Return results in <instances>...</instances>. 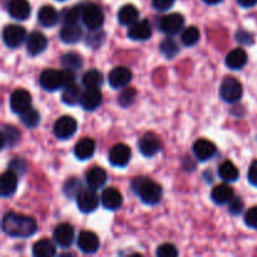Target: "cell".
<instances>
[{"instance_id": "cell-33", "label": "cell", "mask_w": 257, "mask_h": 257, "mask_svg": "<svg viewBox=\"0 0 257 257\" xmlns=\"http://www.w3.org/2000/svg\"><path fill=\"white\" fill-rule=\"evenodd\" d=\"M3 135V142L2 147H14L18 142L20 141V132L13 125H4L2 130Z\"/></svg>"}, {"instance_id": "cell-15", "label": "cell", "mask_w": 257, "mask_h": 257, "mask_svg": "<svg viewBox=\"0 0 257 257\" xmlns=\"http://www.w3.org/2000/svg\"><path fill=\"white\" fill-rule=\"evenodd\" d=\"M53 237L54 241L63 248L69 247L74 240V230L68 223H60L55 227L54 232H53Z\"/></svg>"}, {"instance_id": "cell-39", "label": "cell", "mask_w": 257, "mask_h": 257, "mask_svg": "<svg viewBox=\"0 0 257 257\" xmlns=\"http://www.w3.org/2000/svg\"><path fill=\"white\" fill-rule=\"evenodd\" d=\"M82 12H83V8H80L79 5H75V7L65 10L62 15L64 24H73V23H78L79 18H82Z\"/></svg>"}, {"instance_id": "cell-38", "label": "cell", "mask_w": 257, "mask_h": 257, "mask_svg": "<svg viewBox=\"0 0 257 257\" xmlns=\"http://www.w3.org/2000/svg\"><path fill=\"white\" fill-rule=\"evenodd\" d=\"M62 64L67 69H78L83 65V59L78 53H67L62 58Z\"/></svg>"}, {"instance_id": "cell-23", "label": "cell", "mask_w": 257, "mask_h": 257, "mask_svg": "<svg viewBox=\"0 0 257 257\" xmlns=\"http://www.w3.org/2000/svg\"><path fill=\"white\" fill-rule=\"evenodd\" d=\"M9 14L17 20H25L32 13V8L27 0H12L9 3Z\"/></svg>"}, {"instance_id": "cell-27", "label": "cell", "mask_w": 257, "mask_h": 257, "mask_svg": "<svg viewBox=\"0 0 257 257\" xmlns=\"http://www.w3.org/2000/svg\"><path fill=\"white\" fill-rule=\"evenodd\" d=\"M95 143L90 138H83L75 145L74 155L78 160H88L94 155Z\"/></svg>"}, {"instance_id": "cell-22", "label": "cell", "mask_w": 257, "mask_h": 257, "mask_svg": "<svg viewBox=\"0 0 257 257\" xmlns=\"http://www.w3.org/2000/svg\"><path fill=\"white\" fill-rule=\"evenodd\" d=\"M193 153L200 161H208L215 156L216 147L207 140H198L193 145Z\"/></svg>"}, {"instance_id": "cell-12", "label": "cell", "mask_w": 257, "mask_h": 257, "mask_svg": "<svg viewBox=\"0 0 257 257\" xmlns=\"http://www.w3.org/2000/svg\"><path fill=\"white\" fill-rule=\"evenodd\" d=\"M131 156H132V152L130 147L124 143H119V145L113 146L110 150L109 162L115 167H125L130 163Z\"/></svg>"}, {"instance_id": "cell-3", "label": "cell", "mask_w": 257, "mask_h": 257, "mask_svg": "<svg viewBox=\"0 0 257 257\" xmlns=\"http://www.w3.org/2000/svg\"><path fill=\"white\" fill-rule=\"evenodd\" d=\"M242 85L237 79L227 77L222 80L220 85V95L225 102L235 103L242 97Z\"/></svg>"}, {"instance_id": "cell-4", "label": "cell", "mask_w": 257, "mask_h": 257, "mask_svg": "<svg viewBox=\"0 0 257 257\" xmlns=\"http://www.w3.org/2000/svg\"><path fill=\"white\" fill-rule=\"evenodd\" d=\"M83 24L90 30H98L104 23V15L102 9L95 4H88L83 8L82 12Z\"/></svg>"}, {"instance_id": "cell-18", "label": "cell", "mask_w": 257, "mask_h": 257, "mask_svg": "<svg viewBox=\"0 0 257 257\" xmlns=\"http://www.w3.org/2000/svg\"><path fill=\"white\" fill-rule=\"evenodd\" d=\"M18 187V173L13 170L7 171L2 175L0 180V195L3 197H10L14 195Z\"/></svg>"}, {"instance_id": "cell-34", "label": "cell", "mask_w": 257, "mask_h": 257, "mask_svg": "<svg viewBox=\"0 0 257 257\" xmlns=\"http://www.w3.org/2000/svg\"><path fill=\"white\" fill-rule=\"evenodd\" d=\"M83 84L87 88H99L103 84V74L97 69H90L83 75Z\"/></svg>"}, {"instance_id": "cell-40", "label": "cell", "mask_w": 257, "mask_h": 257, "mask_svg": "<svg viewBox=\"0 0 257 257\" xmlns=\"http://www.w3.org/2000/svg\"><path fill=\"white\" fill-rule=\"evenodd\" d=\"M136 98V90L133 88H127V89L123 90L122 93L118 97V103H119L122 107H130L133 102H135Z\"/></svg>"}, {"instance_id": "cell-24", "label": "cell", "mask_w": 257, "mask_h": 257, "mask_svg": "<svg viewBox=\"0 0 257 257\" xmlns=\"http://www.w3.org/2000/svg\"><path fill=\"white\" fill-rule=\"evenodd\" d=\"M85 181L90 188L97 190L107 182V172L102 167H93L85 175Z\"/></svg>"}, {"instance_id": "cell-13", "label": "cell", "mask_w": 257, "mask_h": 257, "mask_svg": "<svg viewBox=\"0 0 257 257\" xmlns=\"http://www.w3.org/2000/svg\"><path fill=\"white\" fill-rule=\"evenodd\" d=\"M78 248L84 253H94L99 248V238L94 232L83 231L79 233L77 240Z\"/></svg>"}, {"instance_id": "cell-30", "label": "cell", "mask_w": 257, "mask_h": 257, "mask_svg": "<svg viewBox=\"0 0 257 257\" xmlns=\"http://www.w3.org/2000/svg\"><path fill=\"white\" fill-rule=\"evenodd\" d=\"M138 17H140V13H138V9L135 5H124L118 12V22L122 25L135 24L136 22H138Z\"/></svg>"}, {"instance_id": "cell-5", "label": "cell", "mask_w": 257, "mask_h": 257, "mask_svg": "<svg viewBox=\"0 0 257 257\" xmlns=\"http://www.w3.org/2000/svg\"><path fill=\"white\" fill-rule=\"evenodd\" d=\"M39 83L43 89L48 92H54V90L64 88V77H63V70L55 69H45L43 70L39 77Z\"/></svg>"}, {"instance_id": "cell-21", "label": "cell", "mask_w": 257, "mask_h": 257, "mask_svg": "<svg viewBox=\"0 0 257 257\" xmlns=\"http://www.w3.org/2000/svg\"><path fill=\"white\" fill-rule=\"evenodd\" d=\"M82 34V28L78 25V23H73V24H64V27L60 29L59 37L65 44H74L79 42Z\"/></svg>"}, {"instance_id": "cell-45", "label": "cell", "mask_w": 257, "mask_h": 257, "mask_svg": "<svg viewBox=\"0 0 257 257\" xmlns=\"http://www.w3.org/2000/svg\"><path fill=\"white\" fill-rule=\"evenodd\" d=\"M9 167V170H13L14 172L23 173L25 171V168H27V163H25V161L22 160V158H17V160H14L10 163Z\"/></svg>"}, {"instance_id": "cell-14", "label": "cell", "mask_w": 257, "mask_h": 257, "mask_svg": "<svg viewBox=\"0 0 257 257\" xmlns=\"http://www.w3.org/2000/svg\"><path fill=\"white\" fill-rule=\"evenodd\" d=\"M132 80V72L128 69L127 67H115L112 69L108 75V82H109L110 87L115 88H123Z\"/></svg>"}, {"instance_id": "cell-47", "label": "cell", "mask_w": 257, "mask_h": 257, "mask_svg": "<svg viewBox=\"0 0 257 257\" xmlns=\"http://www.w3.org/2000/svg\"><path fill=\"white\" fill-rule=\"evenodd\" d=\"M236 39L240 43H243V44H250V43L252 42V34L245 32V30H240V32L236 34Z\"/></svg>"}, {"instance_id": "cell-32", "label": "cell", "mask_w": 257, "mask_h": 257, "mask_svg": "<svg viewBox=\"0 0 257 257\" xmlns=\"http://www.w3.org/2000/svg\"><path fill=\"white\" fill-rule=\"evenodd\" d=\"M218 175L226 182H235L237 181L240 173H238L237 167L231 161H225L218 167Z\"/></svg>"}, {"instance_id": "cell-2", "label": "cell", "mask_w": 257, "mask_h": 257, "mask_svg": "<svg viewBox=\"0 0 257 257\" xmlns=\"http://www.w3.org/2000/svg\"><path fill=\"white\" fill-rule=\"evenodd\" d=\"M132 188L146 205H157L162 198V187L157 182L146 177L135 178Z\"/></svg>"}, {"instance_id": "cell-6", "label": "cell", "mask_w": 257, "mask_h": 257, "mask_svg": "<svg viewBox=\"0 0 257 257\" xmlns=\"http://www.w3.org/2000/svg\"><path fill=\"white\" fill-rule=\"evenodd\" d=\"M77 120L74 119L70 115H63V117L58 118L57 122L54 123V135L57 136L60 140H68L72 136H74V133L77 132Z\"/></svg>"}, {"instance_id": "cell-43", "label": "cell", "mask_w": 257, "mask_h": 257, "mask_svg": "<svg viewBox=\"0 0 257 257\" xmlns=\"http://www.w3.org/2000/svg\"><path fill=\"white\" fill-rule=\"evenodd\" d=\"M243 211V201L240 197H233L230 201V212L232 215H240Z\"/></svg>"}, {"instance_id": "cell-46", "label": "cell", "mask_w": 257, "mask_h": 257, "mask_svg": "<svg viewBox=\"0 0 257 257\" xmlns=\"http://www.w3.org/2000/svg\"><path fill=\"white\" fill-rule=\"evenodd\" d=\"M248 182L257 187V161H253L248 168Z\"/></svg>"}, {"instance_id": "cell-7", "label": "cell", "mask_w": 257, "mask_h": 257, "mask_svg": "<svg viewBox=\"0 0 257 257\" xmlns=\"http://www.w3.org/2000/svg\"><path fill=\"white\" fill-rule=\"evenodd\" d=\"M27 38V30L18 24L7 25L3 30V39L9 48L20 47Z\"/></svg>"}, {"instance_id": "cell-49", "label": "cell", "mask_w": 257, "mask_h": 257, "mask_svg": "<svg viewBox=\"0 0 257 257\" xmlns=\"http://www.w3.org/2000/svg\"><path fill=\"white\" fill-rule=\"evenodd\" d=\"M203 2L208 5H215V4H218V3H221L222 0H203Z\"/></svg>"}, {"instance_id": "cell-35", "label": "cell", "mask_w": 257, "mask_h": 257, "mask_svg": "<svg viewBox=\"0 0 257 257\" xmlns=\"http://www.w3.org/2000/svg\"><path fill=\"white\" fill-rule=\"evenodd\" d=\"M200 30H198L197 28L188 27L182 32L181 40H182L183 45H186V47H192V45L197 44L198 40H200Z\"/></svg>"}, {"instance_id": "cell-36", "label": "cell", "mask_w": 257, "mask_h": 257, "mask_svg": "<svg viewBox=\"0 0 257 257\" xmlns=\"http://www.w3.org/2000/svg\"><path fill=\"white\" fill-rule=\"evenodd\" d=\"M160 49L162 54H165L168 59L175 58L178 54V52H180V47H178V44L172 38H167V39L163 40L160 45Z\"/></svg>"}, {"instance_id": "cell-28", "label": "cell", "mask_w": 257, "mask_h": 257, "mask_svg": "<svg viewBox=\"0 0 257 257\" xmlns=\"http://www.w3.org/2000/svg\"><path fill=\"white\" fill-rule=\"evenodd\" d=\"M211 197H212L213 202L217 203V205H225L233 198V190L225 183L217 185L216 187H213Z\"/></svg>"}, {"instance_id": "cell-9", "label": "cell", "mask_w": 257, "mask_h": 257, "mask_svg": "<svg viewBox=\"0 0 257 257\" xmlns=\"http://www.w3.org/2000/svg\"><path fill=\"white\" fill-rule=\"evenodd\" d=\"M32 105V95L25 89H17L10 95V108L14 113L22 114Z\"/></svg>"}, {"instance_id": "cell-37", "label": "cell", "mask_w": 257, "mask_h": 257, "mask_svg": "<svg viewBox=\"0 0 257 257\" xmlns=\"http://www.w3.org/2000/svg\"><path fill=\"white\" fill-rule=\"evenodd\" d=\"M20 119L22 122L27 125L28 128H35L40 122V115L38 113V110L33 109V108H29L28 110L23 112L20 114Z\"/></svg>"}, {"instance_id": "cell-20", "label": "cell", "mask_w": 257, "mask_h": 257, "mask_svg": "<svg viewBox=\"0 0 257 257\" xmlns=\"http://www.w3.org/2000/svg\"><path fill=\"white\" fill-rule=\"evenodd\" d=\"M152 35V28L148 20H141L130 25L128 37L133 40H147Z\"/></svg>"}, {"instance_id": "cell-16", "label": "cell", "mask_w": 257, "mask_h": 257, "mask_svg": "<svg viewBox=\"0 0 257 257\" xmlns=\"http://www.w3.org/2000/svg\"><path fill=\"white\" fill-rule=\"evenodd\" d=\"M100 202L107 210H118L123 203L122 193L114 187H108L100 195Z\"/></svg>"}, {"instance_id": "cell-29", "label": "cell", "mask_w": 257, "mask_h": 257, "mask_svg": "<svg viewBox=\"0 0 257 257\" xmlns=\"http://www.w3.org/2000/svg\"><path fill=\"white\" fill-rule=\"evenodd\" d=\"M80 98H82V92H80L79 87L74 83L65 85L63 88L62 93V100L68 105H75L80 103Z\"/></svg>"}, {"instance_id": "cell-25", "label": "cell", "mask_w": 257, "mask_h": 257, "mask_svg": "<svg viewBox=\"0 0 257 257\" xmlns=\"http://www.w3.org/2000/svg\"><path fill=\"white\" fill-rule=\"evenodd\" d=\"M247 63V53L242 48H236L231 50L226 57V65L231 69H241Z\"/></svg>"}, {"instance_id": "cell-26", "label": "cell", "mask_w": 257, "mask_h": 257, "mask_svg": "<svg viewBox=\"0 0 257 257\" xmlns=\"http://www.w3.org/2000/svg\"><path fill=\"white\" fill-rule=\"evenodd\" d=\"M38 20L43 27L52 28L59 22V14L55 8L50 7V5H44L38 13Z\"/></svg>"}, {"instance_id": "cell-10", "label": "cell", "mask_w": 257, "mask_h": 257, "mask_svg": "<svg viewBox=\"0 0 257 257\" xmlns=\"http://www.w3.org/2000/svg\"><path fill=\"white\" fill-rule=\"evenodd\" d=\"M183 25H185V19L178 13H172L166 17L162 18L160 23V28L165 34L167 35H176L182 30Z\"/></svg>"}, {"instance_id": "cell-44", "label": "cell", "mask_w": 257, "mask_h": 257, "mask_svg": "<svg viewBox=\"0 0 257 257\" xmlns=\"http://www.w3.org/2000/svg\"><path fill=\"white\" fill-rule=\"evenodd\" d=\"M175 0H152V5L157 10H168L173 7Z\"/></svg>"}, {"instance_id": "cell-19", "label": "cell", "mask_w": 257, "mask_h": 257, "mask_svg": "<svg viewBox=\"0 0 257 257\" xmlns=\"http://www.w3.org/2000/svg\"><path fill=\"white\" fill-rule=\"evenodd\" d=\"M48 47V40L45 38L44 34L39 32H33L32 34L28 37L27 42V49L28 53L33 57L40 54V53L44 52Z\"/></svg>"}, {"instance_id": "cell-41", "label": "cell", "mask_w": 257, "mask_h": 257, "mask_svg": "<svg viewBox=\"0 0 257 257\" xmlns=\"http://www.w3.org/2000/svg\"><path fill=\"white\" fill-rule=\"evenodd\" d=\"M157 256L160 257H176L178 255V251L171 243H163L157 248Z\"/></svg>"}, {"instance_id": "cell-8", "label": "cell", "mask_w": 257, "mask_h": 257, "mask_svg": "<svg viewBox=\"0 0 257 257\" xmlns=\"http://www.w3.org/2000/svg\"><path fill=\"white\" fill-rule=\"evenodd\" d=\"M99 197L93 191V188L79 191V193L77 195L78 208L84 213H89L97 210L98 205H99Z\"/></svg>"}, {"instance_id": "cell-50", "label": "cell", "mask_w": 257, "mask_h": 257, "mask_svg": "<svg viewBox=\"0 0 257 257\" xmlns=\"http://www.w3.org/2000/svg\"><path fill=\"white\" fill-rule=\"evenodd\" d=\"M59 2H64V0H59Z\"/></svg>"}, {"instance_id": "cell-11", "label": "cell", "mask_w": 257, "mask_h": 257, "mask_svg": "<svg viewBox=\"0 0 257 257\" xmlns=\"http://www.w3.org/2000/svg\"><path fill=\"white\" fill-rule=\"evenodd\" d=\"M140 152L142 153L145 157H153L157 153H160V151L162 150V145H161V141L155 133H146L142 138H141L140 143Z\"/></svg>"}, {"instance_id": "cell-48", "label": "cell", "mask_w": 257, "mask_h": 257, "mask_svg": "<svg viewBox=\"0 0 257 257\" xmlns=\"http://www.w3.org/2000/svg\"><path fill=\"white\" fill-rule=\"evenodd\" d=\"M237 3L242 8H251L257 4V0H237Z\"/></svg>"}, {"instance_id": "cell-42", "label": "cell", "mask_w": 257, "mask_h": 257, "mask_svg": "<svg viewBox=\"0 0 257 257\" xmlns=\"http://www.w3.org/2000/svg\"><path fill=\"white\" fill-rule=\"evenodd\" d=\"M245 223L251 228L257 230V206L251 207L245 215Z\"/></svg>"}, {"instance_id": "cell-17", "label": "cell", "mask_w": 257, "mask_h": 257, "mask_svg": "<svg viewBox=\"0 0 257 257\" xmlns=\"http://www.w3.org/2000/svg\"><path fill=\"white\" fill-rule=\"evenodd\" d=\"M102 99V93H100L99 88H87L82 93L80 104L85 110H94L99 107Z\"/></svg>"}, {"instance_id": "cell-31", "label": "cell", "mask_w": 257, "mask_h": 257, "mask_svg": "<svg viewBox=\"0 0 257 257\" xmlns=\"http://www.w3.org/2000/svg\"><path fill=\"white\" fill-rule=\"evenodd\" d=\"M57 253L55 246L47 238L37 241L33 246V255L35 257H53Z\"/></svg>"}, {"instance_id": "cell-1", "label": "cell", "mask_w": 257, "mask_h": 257, "mask_svg": "<svg viewBox=\"0 0 257 257\" xmlns=\"http://www.w3.org/2000/svg\"><path fill=\"white\" fill-rule=\"evenodd\" d=\"M37 221L29 216L9 212L3 217V231L10 237H30L37 232Z\"/></svg>"}]
</instances>
